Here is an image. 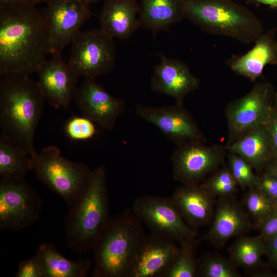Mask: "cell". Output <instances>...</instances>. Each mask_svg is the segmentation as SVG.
Returning a JSON list of instances; mask_svg holds the SVG:
<instances>
[{"instance_id":"obj_1","label":"cell","mask_w":277,"mask_h":277,"mask_svg":"<svg viewBox=\"0 0 277 277\" xmlns=\"http://www.w3.org/2000/svg\"><path fill=\"white\" fill-rule=\"evenodd\" d=\"M48 54V29L35 5L0 6V76L37 72Z\"/></svg>"},{"instance_id":"obj_2","label":"cell","mask_w":277,"mask_h":277,"mask_svg":"<svg viewBox=\"0 0 277 277\" xmlns=\"http://www.w3.org/2000/svg\"><path fill=\"white\" fill-rule=\"evenodd\" d=\"M45 100L37 81L29 76L1 77V137L31 157L37 153L34 138Z\"/></svg>"},{"instance_id":"obj_3","label":"cell","mask_w":277,"mask_h":277,"mask_svg":"<svg viewBox=\"0 0 277 277\" xmlns=\"http://www.w3.org/2000/svg\"><path fill=\"white\" fill-rule=\"evenodd\" d=\"M111 219L106 170L101 166L93 170L83 197L74 206L68 208L64 220L68 247L78 254L92 250Z\"/></svg>"},{"instance_id":"obj_4","label":"cell","mask_w":277,"mask_h":277,"mask_svg":"<svg viewBox=\"0 0 277 277\" xmlns=\"http://www.w3.org/2000/svg\"><path fill=\"white\" fill-rule=\"evenodd\" d=\"M183 17L203 31L254 43L264 32L262 22L248 7L232 0H183Z\"/></svg>"},{"instance_id":"obj_5","label":"cell","mask_w":277,"mask_h":277,"mask_svg":"<svg viewBox=\"0 0 277 277\" xmlns=\"http://www.w3.org/2000/svg\"><path fill=\"white\" fill-rule=\"evenodd\" d=\"M144 235L142 222L127 209L105 228L92 250L94 277H126Z\"/></svg>"},{"instance_id":"obj_6","label":"cell","mask_w":277,"mask_h":277,"mask_svg":"<svg viewBox=\"0 0 277 277\" xmlns=\"http://www.w3.org/2000/svg\"><path fill=\"white\" fill-rule=\"evenodd\" d=\"M31 157L37 179L60 195L68 208L74 206L83 197L93 171L87 165L65 158L58 147L52 145Z\"/></svg>"},{"instance_id":"obj_7","label":"cell","mask_w":277,"mask_h":277,"mask_svg":"<svg viewBox=\"0 0 277 277\" xmlns=\"http://www.w3.org/2000/svg\"><path fill=\"white\" fill-rule=\"evenodd\" d=\"M131 210L151 235L177 243H195L196 232L185 222L171 197L143 195L133 201Z\"/></svg>"},{"instance_id":"obj_8","label":"cell","mask_w":277,"mask_h":277,"mask_svg":"<svg viewBox=\"0 0 277 277\" xmlns=\"http://www.w3.org/2000/svg\"><path fill=\"white\" fill-rule=\"evenodd\" d=\"M113 39L100 28L79 32L71 43L68 62L78 77L95 80L112 70L116 58Z\"/></svg>"},{"instance_id":"obj_9","label":"cell","mask_w":277,"mask_h":277,"mask_svg":"<svg viewBox=\"0 0 277 277\" xmlns=\"http://www.w3.org/2000/svg\"><path fill=\"white\" fill-rule=\"evenodd\" d=\"M274 94L271 84L258 83L246 94L227 104L225 112L228 131L226 146L266 124L273 108Z\"/></svg>"},{"instance_id":"obj_10","label":"cell","mask_w":277,"mask_h":277,"mask_svg":"<svg viewBox=\"0 0 277 277\" xmlns=\"http://www.w3.org/2000/svg\"><path fill=\"white\" fill-rule=\"evenodd\" d=\"M42 200L24 179L0 177V229L18 231L37 221Z\"/></svg>"},{"instance_id":"obj_11","label":"cell","mask_w":277,"mask_h":277,"mask_svg":"<svg viewBox=\"0 0 277 277\" xmlns=\"http://www.w3.org/2000/svg\"><path fill=\"white\" fill-rule=\"evenodd\" d=\"M226 151L222 145L198 141L178 144L171 156L173 179L183 185L199 184L223 163Z\"/></svg>"},{"instance_id":"obj_12","label":"cell","mask_w":277,"mask_h":277,"mask_svg":"<svg viewBox=\"0 0 277 277\" xmlns=\"http://www.w3.org/2000/svg\"><path fill=\"white\" fill-rule=\"evenodd\" d=\"M41 11L47 24L50 54L60 55L90 19L89 5L84 0H50Z\"/></svg>"},{"instance_id":"obj_13","label":"cell","mask_w":277,"mask_h":277,"mask_svg":"<svg viewBox=\"0 0 277 277\" xmlns=\"http://www.w3.org/2000/svg\"><path fill=\"white\" fill-rule=\"evenodd\" d=\"M135 112L142 119L157 127L177 145L191 141L206 142L204 135L183 105L152 107L138 104Z\"/></svg>"},{"instance_id":"obj_14","label":"cell","mask_w":277,"mask_h":277,"mask_svg":"<svg viewBox=\"0 0 277 277\" xmlns=\"http://www.w3.org/2000/svg\"><path fill=\"white\" fill-rule=\"evenodd\" d=\"M74 100L84 116L106 130L113 128L125 110V102L111 95L95 80H85Z\"/></svg>"},{"instance_id":"obj_15","label":"cell","mask_w":277,"mask_h":277,"mask_svg":"<svg viewBox=\"0 0 277 277\" xmlns=\"http://www.w3.org/2000/svg\"><path fill=\"white\" fill-rule=\"evenodd\" d=\"M52 56L38 68L37 82L50 106L56 109L67 108L74 99L78 77L62 54Z\"/></svg>"},{"instance_id":"obj_16","label":"cell","mask_w":277,"mask_h":277,"mask_svg":"<svg viewBox=\"0 0 277 277\" xmlns=\"http://www.w3.org/2000/svg\"><path fill=\"white\" fill-rule=\"evenodd\" d=\"M160 64L155 66L150 80L154 92L173 97L176 104L183 105L185 97L197 90L200 80L184 62L159 54Z\"/></svg>"},{"instance_id":"obj_17","label":"cell","mask_w":277,"mask_h":277,"mask_svg":"<svg viewBox=\"0 0 277 277\" xmlns=\"http://www.w3.org/2000/svg\"><path fill=\"white\" fill-rule=\"evenodd\" d=\"M179 249L173 242L152 235L145 236L126 277H162Z\"/></svg>"},{"instance_id":"obj_18","label":"cell","mask_w":277,"mask_h":277,"mask_svg":"<svg viewBox=\"0 0 277 277\" xmlns=\"http://www.w3.org/2000/svg\"><path fill=\"white\" fill-rule=\"evenodd\" d=\"M252 227L248 215L232 197L220 198L211 226L205 237L216 247L229 240L250 230Z\"/></svg>"},{"instance_id":"obj_19","label":"cell","mask_w":277,"mask_h":277,"mask_svg":"<svg viewBox=\"0 0 277 277\" xmlns=\"http://www.w3.org/2000/svg\"><path fill=\"white\" fill-rule=\"evenodd\" d=\"M274 28L262 33L254 42L252 49L245 54L233 55L226 64L236 74L255 81L262 75L267 65H277V40Z\"/></svg>"},{"instance_id":"obj_20","label":"cell","mask_w":277,"mask_h":277,"mask_svg":"<svg viewBox=\"0 0 277 277\" xmlns=\"http://www.w3.org/2000/svg\"><path fill=\"white\" fill-rule=\"evenodd\" d=\"M213 198L201 184L183 185L171 199L186 223L191 228L209 224L213 213Z\"/></svg>"},{"instance_id":"obj_21","label":"cell","mask_w":277,"mask_h":277,"mask_svg":"<svg viewBox=\"0 0 277 277\" xmlns=\"http://www.w3.org/2000/svg\"><path fill=\"white\" fill-rule=\"evenodd\" d=\"M136 0H105L100 16V29L120 39L130 37L140 28Z\"/></svg>"},{"instance_id":"obj_22","label":"cell","mask_w":277,"mask_h":277,"mask_svg":"<svg viewBox=\"0 0 277 277\" xmlns=\"http://www.w3.org/2000/svg\"><path fill=\"white\" fill-rule=\"evenodd\" d=\"M183 0H142L139 5V26L152 31L155 36L184 18Z\"/></svg>"},{"instance_id":"obj_23","label":"cell","mask_w":277,"mask_h":277,"mask_svg":"<svg viewBox=\"0 0 277 277\" xmlns=\"http://www.w3.org/2000/svg\"><path fill=\"white\" fill-rule=\"evenodd\" d=\"M225 147L227 151L240 156L258 171L263 170L272 157L271 137L266 125L252 130Z\"/></svg>"},{"instance_id":"obj_24","label":"cell","mask_w":277,"mask_h":277,"mask_svg":"<svg viewBox=\"0 0 277 277\" xmlns=\"http://www.w3.org/2000/svg\"><path fill=\"white\" fill-rule=\"evenodd\" d=\"M44 277H86L92 270V261L82 258L73 261L64 256L51 243H43L36 252Z\"/></svg>"},{"instance_id":"obj_25","label":"cell","mask_w":277,"mask_h":277,"mask_svg":"<svg viewBox=\"0 0 277 277\" xmlns=\"http://www.w3.org/2000/svg\"><path fill=\"white\" fill-rule=\"evenodd\" d=\"M33 170L31 156L16 146L0 137V177L24 179Z\"/></svg>"},{"instance_id":"obj_26","label":"cell","mask_w":277,"mask_h":277,"mask_svg":"<svg viewBox=\"0 0 277 277\" xmlns=\"http://www.w3.org/2000/svg\"><path fill=\"white\" fill-rule=\"evenodd\" d=\"M229 252L230 260L235 265L254 268L260 265L265 255L264 241L260 235L241 236L231 245Z\"/></svg>"},{"instance_id":"obj_27","label":"cell","mask_w":277,"mask_h":277,"mask_svg":"<svg viewBox=\"0 0 277 277\" xmlns=\"http://www.w3.org/2000/svg\"><path fill=\"white\" fill-rule=\"evenodd\" d=\"M195 243L180 245L173 260L162 277H193L196 276L197 262L194 255Z\"/></svg>"},{"instance_id":"obj_28","label":"cell","mask_w":277,"mask_h":277,"mask_svg":"<svg viewBox=\"0 0 277 277\" xmlns=\"http://www.w3.org/2000/svg\"><path fill=\"white\" fill-rule=\"evenodd\" d=\"M203 277H238L235 265L217 254H207L197 262V274Z\"/></svg>"},{"instance_id":"obj_29","label":"cell","mask_w":277,"mask_h":277,"mask_svg":"<svg viewBox=\"0 0 277 277\" xmlns=\"http://www.w3.org/2000/svg\"><path fill=\"white\" fill-rule=\"evenodd\" d=\"M244 204L258 227L276 209L273 200L256 187L248 189Z\"/></svg>"},{"instance_id":"obj_30","label":"cell","mask_w":277,"mask_h":277,"mask_svg":"<svg viewBox=\"0 0 277 277\" xmlns=\"http://www.w3.org/2000/svg\"><path fill=\"white\" fill-rule=\"evenodd\" d=\"M214 197H232L239 185L228 167H224L201 184Z\"/></svg>"},{"instance_id":"obj_31","label":"cell","mask_w":277,"mask_h":277,"mask_svg":"<svg viewBox=\"0 0 277 277\" xmlns=\"http://www.w3.org/2000/svg\"><path fill=\"white\" fill-rule=\"evenodd\" d=\"M228 167L239 186L243 189L256 187L260 176L256 175L252 166L240 156L230 152L228 157Z\"/></svg>"},{"instance_id":"obj_32","label":"cell","mask_w":277,"mask_h":277,"mask_svg":"<svg viewBox=\"0 0 277 277\" xmlns=\"http://www.w3.org/2000/svg\"><path fill=\"white\" fill-rule=\"evenodd\" d=\"M65 132L74 140H86L92 138L96 133L94 122L85 117H72L66 124Z\"/></svg>"},{"instance_id":"obj_33","label":"cell","mask_w":277,"mask_h":277,"mask_svg":"<svg viewBox=\"0 0 277 277\" xmlns=\"http://www.w3.org/2000/svg\"><path fill=\"white\" fill-rule=\"evenodd\" d=\"M15 277H44L42 265L36 253L19 263Z\"/></svg>"},{"instance_id":"obj_34","label":"cell","mask_w":277,"mask_h":277,"mask_svg":"<svg viewBox=\"0 0 277 277\" xmlns=\"http://www.w3.org/2000/svg\"><path fill=\"white\" fill-rule=\"evenodd\" d=\"M260 236L265 241L277 235V209L276 208L258 226Z\"/></svg>"},{"instance_id":"obj_35","label":"cell","mask_w":277,"mask_h":277,"mask_svg":"<svg viewBox=\"0 0 277 277\" xmlns=\"http://www.w3.org/2000/svg\"><path fill=\"white\" fill-rule=\"evenodd\" d=\"M256 188L273 201L277 197V177L264 174L260 176Z\"/></svg>"},{"instance_id":"obj_36","label":"cell","mask_w":277,"mask_h":277,"mask_svg":"<svg viewBox=\"0 0 277 277\" xmlns=\"http://www.w3.org/2000/svg\"><path fill=\"white\" fill-rule=\"evenodd\" d=\"M266 125L271 137L272 157H277V111L274 106Z\"/></svg>"},{"instance_id":"obj_37","label":"cell","mask_w":277,"mask_h":277,"mask_svg":"<svg viewBox=\"0 0 277 277\" xmlns=\"http://www.w3.org/2000/svg\"><path fill=\"white\" fill-rule=\"evenodd\" d=\"M264 244L269 264L277 269V235L265 241Z\"/></svg>"},{"instance_id":"obj_38","label":"cell","mask_w":277,"mask_h":277,"mask_svg":"<svg viewBox=\"0 0 277 277\" xmlns=\"http://www.w3.org/2000/svg\"><path fill=\"white\" fill-rule=\"evenodd\" d=\"M264 175L277 177V157H272L265 165L263 169Z\"/></svg>"},{"instance_id":"obj_39","label":"cell","mask_w":277,"mask_h":277,"mask_svg":"<svg viewBox=\"0 0 277 277\" xmlns=\"http://www.w3.org/2000/svg\"><path fill=\"white\" fill-rule=\"evenodd\" d=\"M42 3L40 0H0V6L19 5H35Z\"/></svg>"},{"instance_id":"obj_40","label":"cell","mask_w":277,"mask_h":277,"mask_svg":"<svg viewBox=\"0 0 277 277\" xmlns=\"http://www.w3.org/2000/svg\"><path fill=\"white\" fill-rule=\"evenodd\" d=\"M247 3L256 5L263 4L277 10V0H248Z\"/></svg>"},{"instance_id":"obj_41","label":"cell","mask_w":277,"mask_h":277,"mask_svg":"<svg viewBox=\"0 0 277 277\" xmlns=\"http://www.w3.org/2000/svg\"><path fill=\"white\" fill-rule=\"evenodd\" d=\"M274 108L277 111V91L275 92L274 98Z\"/></svg>"},{"instance_id":"obj_42","label":"cell","mask_w":277,"mask_h":277,"mask_svg":"<svg viewBox=\"0 0 277 277\" xmlns=\"http://www.w3.org/2000/svg\"><path fill=\"white\" fill-rule=\"evenodd\" d=\"M85 2H86L87 4L89 5H90L92 3H94L96 2H97L101 0H84Z\"/></svg>"},{"instance_id":"obj_43","label":"cell","mask_w":277,"mask_h":277,"mask_svg":"<svg viewBox=\"0 0 277 277\" xmlns=\"http://www.w3.org/2000/svg\"><path fill=\"white\" fill-rule=\"evenodd\" d=\"M273 203L275 207L277 209V197L274 200H273Z\"/></svg>"},{"instance_id":"obj_44","label":"cell","mask_w":277,"mask_h":277,"mask_svg":"<svg viewBox=\"0 0 277 277\" xmlns=\"http://www.w3.org/2000/svg\"><path fill=\"white\" fill-rule=\"evenodd\" d=\"M41 2L42 3H48L50 0H40Z\"/></svg>"},{"instance_id":"obj_45","label":"cell","mask_w":277,"mask_h":277,"mask_svg":"<svg viewBox=\"0 0 277 277\" xmlns=\"http://www.w3.org/2000/svg\"><path fill=\"white\" fill-rule=\"evenodd\" d=\"M274 275V276L277 277V272Z\"/></svg>"},{"instance_id":"obj_46","label":"cell","mask_w":277,"mask_h":277,"mask_svg":"<svg viewBox=\"0 0 277 277\" xmlns=\"http://www.w3.org/2000/svg\"><path fill=\"white\" fill-rule=\"evenodd\" d=\"M247 1H248V0H247Z\"/></svg>"}]
</instances>
